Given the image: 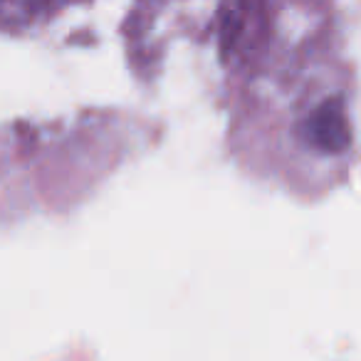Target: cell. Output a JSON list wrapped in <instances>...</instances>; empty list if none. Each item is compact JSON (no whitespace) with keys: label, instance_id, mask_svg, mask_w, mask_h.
Instances as JSON below:
<instances>
[{"label":"cell","instance_id":"cell-1","mask_svg":"<svg viewBox=\"0 0 361 361\" xmlns=\"http://www.w3.org/2000/svg\"><path fill=\"white\" fill-rule=\"evenodd\" d=\"M305 139L310 146L326 154H339L349 146L351 126L341 99H326L305 119Z\"/></svg>","mask_w":361,"mask_h":361}]
</instances>
